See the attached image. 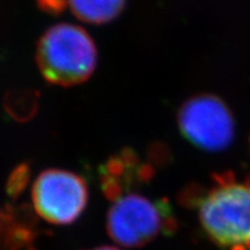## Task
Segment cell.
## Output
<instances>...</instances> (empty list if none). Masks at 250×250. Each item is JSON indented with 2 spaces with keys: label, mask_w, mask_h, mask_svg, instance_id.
<instances>
[{
  "label": "cell",
  "mask_w": 250,
  "mask_h": 250,
  "mask_svg": "<svg viewBox=\"0 0 250 250\" xmlns=\"http://www.w3.org/2000/svg\"><path fill=\"white\" fill-rule=\"evenodd\" d=\"M108 235L118 246L138 248L175 232L176 219L166 198L130 192L114 201L105 219Z\"/></svg>",
  "instance_id": "cell-3"
},
{
  "label": "cell",
  "mask_w": 250,
  "mask_h": 250,
  "mask_svg": "<svg viewBox=\"0 0 250 250\" xmlns=\"http://www.w3.org/2000/svg\"><path fill=\"white\" fill-rule=\"evenodd\" d=\"M184 205L197 210L205 235L223 250H250V175L237 180L233 171L214 174L208 187H188Z\"/></svg>",
  "instance_id": "cell-1"
},
{
  "label": "cell",
  "mask_w": 250,
  "mask_h": 250,
  "mask_svg": "<svg viewBox=\"0 0 250 250\" xmlns=\"http://www.w3.org/2000/svg\"><path fill=\"white\" fill-rule=\"evenodd\" d=\"M40 9L48 14L58 15L65 9L66 1L65 0H36Z\"/></svg>",
  "instance_id": "cell-10"
},
{
  "label": "cell",
  "mask_w": 250,
  "mask_h": 250,
  "mask_svg": "<svg viewBox=\"0 0 250 250\" xmlns=\"http://www.w3.org/2000/svg\"><path fill=\"white\" fill-rule=\"evenodd\" d=\"M40 107V93L31 89L12 92L6 100V108L15 120L26 122L36 115Z\"/></svg>",
  "instance_id": "cell-8"
},
{
  "label": "cell",
  "mask_w": 250,
  "mask_h": 250,
  "mask_svg": "<svg viewBox=\"0 0 250 250\" xmlns=\"http://www.w3.org/2000/svg\"><path fill=\"white\" fill-rule=\"evenodd\" d=\"M177 125L188 142L206 152L228 148L235 134V122L229 108L212 94L188 99L177 112Z\"/></svg>",
  "instance_id": "cell-4"
},
{
  "label": "cell",
  "mask_w": 250,
  "mask_h": 250,
  "mask_svg": "<svg viewBox=\"0 0 250 250\" xmlns=\"http://www.w3.org/2000/svg\"><path fill=\"white\" fill-rule=\"evenodd\" d=\"M29 177V166L27 164L20 165L11 175L9 179V191L18 193L26 187Z\"/></svg>",
  "instance_id": "cell-9"
},
{
  "label": "cell",
  "mask_w": 250,
  "mask_h": 250,
  "mask_svg": "<svg viewBox=\"0 0 250 250\" xmlns=\"http://www.w3.org/2000/svg\"><path fill=\"white\" fill-rule=\"evenodd\" d=\"M89 250H123L118 247H112V246H102V247H98V248L94 249H89Z\"/></svg>",
  "instance_id": "cell-11"
},
{
  "label": "cell",
  "mask_w": 250,
  "mask_h": 250,
  "mask_svg": "<svg viewBox=\"0 0 250 250\" xmlns=\"http://www.w3.org/2000/svg\"><path fill=\"white\" fill-rule=\"evenodd\" d=\"M72 13L81 21L104 24L121 15L126 0H66Z\"/></svg>",
  "instance_id": "cell-7"
},
{
  "label": "cell",
  "mask_w": 250,
  "mask_h": 250,
  "mask_svg": "<svg viewBox=\"0 0 250 250\" xmlns=\"http://www.w3.org/2000/svg\"><path fill=\"white\" fill-rule=\"evenodd\" d=\"M154 168L142 161L132 148H123L111 155L100 168V181L104 195L116 201L154 176Z\"/></svg>",
  "instance_id": "cell-6"
},
{
  "label": "cell",
  "mask_w": 250,
  "mask_h": 250,
  "mask_svg": "<svg viewBox=\"0 0 250 250\" xmlns=\"http://www.w3.org/2000/svg\"><path fill=\"white\" fill-rule=\"evenodd\" d=\"M37 67L50 85L71 87L89 79L98 65L92 36L76 24L58 23L37 42Z\"/></svg>",
  "instance_id": "cell-2"
},
{
  "label": "cell",
  "mask_w": 250,
  "mask_h": 250,
  "mask_svg": "<svg viewBox=\"0 0 250 250\" xmlns=\"http://www.w3.org/2000/svg\"><path fill=\"white\" fill-rule=\"evenodd\" d=\"M88 196V186L83 177L54 168L40 173L31 189L35 212L54 225L74 223L85 211Z\"/></svg>",
  "instance_id": "cell-5"
}]
</instances>
